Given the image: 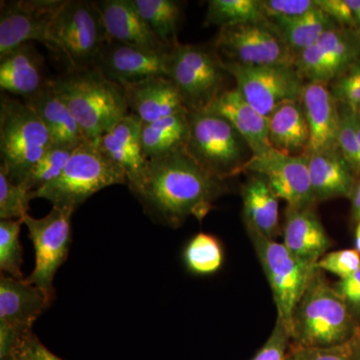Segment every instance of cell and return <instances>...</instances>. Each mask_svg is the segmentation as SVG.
<instances>
[{
    "mask_svg": "<svg viewBox=\"0 0 360 360\" xmlns=\"http://www.w3.org/2000/svg\"><path fill=\"white\" fill-rule=\"evenodd\" d=\"M65 0L1 2L0 58L21 45L39 41L52 49L51 23Z\"/></svg>",
    "mask_w": 360,
    "mask_h": 360,
    "instance_id": "15",
    "label": "cell"
},
{
    "mask_svg": "<svg viewBox=\"0 0 360 360\" xmlns=\"http://www.w3.org/2000/svg\"><path fill=\"white\" fill-rule=\"evenodd\" d=\"M72 210L53 206L51 212L41 219L30 214L23 217L35 251V265L26 283L44 290L54 298L53 281L56 272L68 257L71 245Z\"/></svg>",
    "mask_w": 360,
    "mask_h": 360,
    "instance_id": "11",
    "label": "cell"
},
{
    "mask_svg": "<svg viewBox=\"0 0 360 360\" xmlns=\"http://www.w3.org/2000/svg\"><path fill=\"white\" fill-rule=\"evenodd\" d=\"M355 250L360 253V222L357 224L356 229H355Z\"/></svg>",
    "mask_w": 360,
    "mask_h": 360,
    "instance_id": "47",
    "label": "cell"
},
{
    "mask_svg": "<svg viewBox=\"0 0 360 360\" xmlns=\"http://www.w3.org/2000/svg\"><path fill=\"white\" fill-rule=\"evenodd\" d=\"M51 146V135L32 106L2 94L0 169L7 177L15 184H25L32 168Z\"/></svg>",
    "mask_w": 360,
    "mask_h": 360,
    "instance_id": "4",
    "label": "cell"
},
{
    "mask_svg": "<svg viewBox=\"0 0 360 360\" xmlns=\"http://www.w3.org/2000/svg\"><path fill=\"white\" fill-rule=\"evenodd\" d=\"M267 20H281L302 16L316 7L315 0H262Z\"/></svg>",
    "mask_w": 360,
    "mask_h": 360,
    "instance_id": "42",
    "label": "cell"
},
{
    "mask_svg": "<svg viewBox=\"0 0 360 360\" xmlns=\"http://www.w3.org/2000/svg\"><path fill=\"white\" fill-rule=\"evenodd\" d=\"M359 59L360 33L338 26L297 54L295 68L305 82L329 85Z\"/></svg>",
    "mask_w": 360,
    "mask_h": 360,
    "instance_id": "14",
    "label": "cell"
},
{
    "mask_svg": "<svg viewBox=\"0 0 360 360\" xmlns=\"http://www.w3.org/2000/svg\"><path fill=\"white\" fill-rule=\"evenodd\" d=\"M291 345L290 330L277 317L269 340L250 360H285Z\"/></svg>",
    "mask_w": 360,
    "mask_h": 360,
    "instance_id": "41",
    "label": "cell"
},
{
    "mask_svg": "<svg viewBox=\"0 0 360 360\" xmlns=\"http://www.w3.org/2000/svg\"><path fill=\"white\" fill-rule=\"evenodd\" d=\"M39 116L51 135L53 146L78 148L89 141L65 101L51 82L35 96L25 101Z\"/></svg>",
    "mask_w": 360,
    "mask_h": 360,
    "instance_id": "26",
    "label": "cell"
},
{
    "mask_svg": "<svg viewBox=\"0 0 360 360\" xmlns=\"http://www.w3.org/2000/svg\"><path fill=\"white\" fill-rule=\"evenodd\" d=\"M245 227L270 239L281 233L279 198L262 175L253 174L241 188Z\"/></svg>",
    "mask_w": 360,
    "mask_h": 360,
    "instance_id": "28",
    "label": "cell"
},
{
    "mask_svg": "<svg viewBox=\"0 0 360 360\" xmlns=\"http://www.w3.org/2000/svg\"><path fill=\"white\" fill-rule=\"evenodd\" d=\"M32 191L11 181L0 169V219H22L30 212Z\"/></svg>",
    "mask_w": 360,
    "mask_h": 360,
    "instance_id": "36",
    "label": "cell"
},
{
    "mask_svg": "<svg viewBox=\"0 0 360 360\" xmlns=\"http://www.w3.org/2000/svg\"><path fill=\"white\" fill-rule=\"evenodd\" d=\"M184 259L189 271L198 276H210L219 271L224 264V248L214 236L200 232L187 243Z\"/></svg>",
    "mask_w": 360,
    "mask_h": 360,
    "instance_id": "33",
    "label": "cell"
},
{
    "mask_svg": "<svg viewBox=\"0 0 360 360\" xmlns=\"http://www.w3.org/2000/svg\"><path fill=\"white\" fill-rule=\"evenodd\" d=\"M246 231L271 288L277 317L290 333L296 305L316 269L298 259L276 239L266 238L250 227H246Z\"/></svg>",
    "mask_w": 360,
    "mask_h": 360,
    "instance_id": "9",
    "label": "cell"
},
{
    "mask_svg": "<svg viewBox=\"0 0 360 360\" xmlns=\"http://www.w3.org/2000/svg\"><path fill=\"white\" fill-rule=\"evenodd\" d=\"M212 46L225 63L295 66V54L269 20L219 28Z\"/></svg>",
    "mask_w": 360,
    "mask_h": 360,
    "instance_id": "10",
    "label": "cell"
},
{
    "mask_svg": "<svg viewBox=\"0 0 360 360\" xmlns=\"http://www.w3.org/2000/svg\"><path fill=\"white\" fill-rule=\"evenodd\" d=\"M189 111L167 116L153 122L142 123V153L146 160L186 151L189 135Z\"/></svg>",
    "mask_w": 360,
    "mask_h": 360,
    "instance_id": "29",
    "label": "cell"
},
{
    "mask_svg": "<svg viewBox=\"0 0 360 360\" xmlns=\"http://www.w3.org/2000/svg\"><path fill=\"white\" fill-rule=\"evenodd\" d=\"M141 18L163 44L172 49L179 44L177 32L181 6L174 0H132Z\"/></svg>",
    "mask_w": 360,
    "mask_h": 360,
    "instance_id": "31",
    "label": "cell"
},
{
    "mask_svg": "<svg viewBox=\"0 0 360 360\" xmlns=\"http://www.w3.org/2000/svg\"><path fill=\"white\" fill-rule=\"evenodd\" d=\"M309 129L307 155L338 150L340 130V103L328 85L305 82L300 97Z\"/></svg>",
    "mask_w": 360,
    "mask_h": 360,
    "instance_id": "19",
    "label": "cell"
},
{
    "mask_svg": "<svg viewBox=\"0 0 360 360\" xmlns=\"http://www.w3.org/2000/svg\"><path fill=\"white\" fill-rule=\"evenodd\" d=\"M168 52L108 40L92 66L110 82L124 87L148 78L167 77Z\"/></svg>",
    "mask_w": 360,
    "mask_h": 360,
    "instance_id": "17",
    "label": "cell"
},
{
    "mask_svg": "<svg viewBox=\"0 0 360 360\" xmlns=\"http://www.w3.org/2000/svg\"><path fill=\"white\" fill-rule=\"evenodd\" d=\"M349 198L352 200V217L359 224L360 222V177L357 179L354 191Z\"/></svg>",
    "mask_w": 360,
    "mask_h": 360,
    "instance_id": "45",
    "label": "cell"
},
{
    "mask_svg": "<svg viewBox=\"0 0 360 360\" xmlns=\"http://www.w3.org/2000/svg\"><path fill=\"white\" fill-rule=\"evenodd\" d=\"M37 286L2 276L0 278V359L15 352L25 336L32 333L35 321L51 304Z\"/></svg>",
    "mask_w": 360,
    "mask_h": 360,
    "instance_id": "13",
    "label": "cell"
},
{
    "mask_svg": "<svg viewBox=\"0 0 360 360\" xmlns=\"http://www.w3.org/2000/svg\"><path fill=\"white\" fill-rule=\"evenodd\" d=\"M49 33L52 49L65 54L71 70L94 65L108 40L96 2L86 0H65L52 18Z\"/></svg>",
    "mask_w": 360,
    "mask_h": 360,
    "instance_id": "8",
    "label": "cell"
},
{
    "mask_svg": "<svg viewBox=\"0 0 360 360\" xmlns=\"http://www.w3.org/2000/svg\"><path fill=\"white\" fill-rule=\"evenodd\" d=\"M2 360H22V359H21L20 357L18 356V354H13L9 355V356H7V357H6V359H2Z\"/></svg>",
    "mask_w": 360,
    "mask_h": 360,
    "instance_id": "48",
    "label": "cell"
},
{
    "mask_svg": "<svg viewBox=\"0 0 360 360\" xmlns=\"http://www.w3.org/2000/svg\"><path fill=\"white\" fill-rule=\"evenodd\" d=\"M310 179L316 202L350 198L357 176L338 150L307 155Z\"/></svg>",
    "mask_w": 360,
    "mask_h": 360,
    "instance_id": "25",
    "label": "cell"
},
{
    "mask_svg": "<svg viewBox=\"0 0 360 360\" xmlns=\"http://www.w3.org/2000/svg\"><path fill=\"white\" fill-rule=\"evenodd\" d=\"M51 84L89 141H96L130 113L124 89L110 82L94 66L70 68Z\"/></svg>",
    "mask_w": 360,
    "mask_h": 360,
    "instance_id": "3",
    "label": "cell"
},
{
    "mask_svg": "<svg viewBox=\"0 0 360 360\" xmlns=\"http://www.w3.org/2000/svg\"><path fill=\"white\" fill-rule=\"evenodd\" d=\"M283 245L298 259L311 265L331 246V240L314 207L288 206L283 226Z\"/></svg>",
    "mask_w": 360,
    "mask_h": 360,
    "instance_id": "22",
    "label": "cell"
},
{
    "mask_svg": "<svg viewBox=\"0 0 360 360\" xmlns=\"http://www.w3.org/2000/svg\"><path fill=\"white\" fill-rule=\"evenodd\" d=\"M224 181L181 151L149 160L141 186L132 193L151 219L179 227L188 217L205 219L213 203L226 193Z\"/></svg>",
    "mask_w": 360,
    "mask_h": 360,
    "instance_id": "1",
    "label": "cell"
},
{
    "mask_svg": "<svg viewBox=\"0 0 360 360\" xmlns=\"http://www.w3.org/2000/svg\"><path fill=\"white\" fill-rule=\"evenodd\" d=\"M269 139L274 150L288 155H304L309 143V129L302 101H288L269 116Z\"/></svg>",
    "mask_w": 360,
    "mask_h": 360,
    "instance_id": "27",
    "label": "cell"
},
{
    "mask_svg": "<svg viewBox=\"0 0 360 360\" xmlns=\"http://www.w3.org/2000/svg\"><path fill=\"white\" fill-rule=\"evenodd\" d=\"M340 113L338 149L359 179L360 177V146L354 129L352 110L348 106L340 103Z\"/></svg>",
    "mask_w": 360,
    "mask_h": 360,
    "instance_id": "38",
    "label": "cell"
},
{
    "mask_svg": "<svg viewBox=\"0 0 360 360\" xmlns=\"http://www.w3.org/2000/svg\"><path fill=\"white\" fill-rule=\"evenodd\" d=\"M290 348L296 360H360V328L349 340L333 347Z\"/></svg>",
    "mask_w": 360,
    "mask_h": 360,
    "instance_id": "37",
    "label": "cell"
},
{
    "mask_svg": "<svg viewBox=\"0 0 360 360\" xmlns=\"http://www.w3.org/2000/svg\"><path fill=\"white\" fill-rule=\"evenodd\" d=\"M132 115L143 123L187 112L176 85L167 77H155L123 87Z\"/></svg>",
    "mask_w": 360,
    "mask_h": 360,
    "instance_id": "21",
    "label": "cell"
},
{
    "mask_svg": "<svg viewBox=\"0 0 360 360\" xmlns=\"http://www.w3.org/2000/svg\"><path fill=\"white\" fill-rule=\"evenodd\" d=\"M229 77L213 46L179 44L168 52L167 77L176 85L189 111L206 110L229 89Z\"/></svg>",
    "mask_w": 360,
    "mask_h": 360,
    "instance_id": "7",
    "label": "cell"
},
{
    "mask_svg": "<svg viewBox=\"0 0 360 360\" xmlns=\"http://www.w3.org/2000/svg\"><path fill=\"white\" fill-rule=\"evenodd\" d=\"M315 269L345 279L360 269V253L355 248L333 251L316 262Z\"/></svg>",
    "mask_w": 360,
    "mask_h": 360,
    "instance_id": "40",
    "label": "cell"
},
{
    "mask_svg": "<svg viewBox=\"0 0 360 360\" xmlns=\"http://www.w3.org/2000/svg\"><path fill=\"white\" fill-rule=\"evenodd\" d=\"M328 87L338 103L360 110V59Z\"/></svg>",
    "mask_w": 360,
    "mask_h": 360,
    "instance_id": "39",
    "label": "cell"
},
{
    "mask_svg": "<svg viewBox=\"0 0 360 360\" xmlns=\"http://www.w3.org/2000/svg\"><path fill=\"white\" fill-rule=\"evenodd\" d=\"M22 219L0 220V270L2 276L23 279V250L20 234Z\"/></svg>",
    "mask_w": 360,
    "mask_h": 360,
    "instance_id": "35",
    "label": "cell"
},
{
    "mask_svg": "<svg viewBox=\"0 0 360 360\" xmlns=\"http://www.w3.org/2000/svg\"><path fill=\"white\" fill-rule=\"evenodd\" d=\"M186 151L203 169L225 180L245 172L250 146L225 118L207 110L189 111Z\"/></svg>",
    "mask_w": 360,
    "mask_h": 360,
    "instance_id": "6",
    "label": "cell"
},
{
    "mask_svg": "<svg viewBox=\"0 0 360 360\" xmlns=\"http://www.w3.org/2000/svg\"><path fill=\"white\" fill-rule=\"evenodd\" d=\"M142 123L141 118L129 113L96 141L127 175V186L131 193L141 186L148 165L142 153Z\"/></svg>",
    "mask_w": 360,
    "mask_h": 360,
    "instance_id": "18",
    "label": "cell"
},
{
    "mask_svg": "<svg viewBox=\"0 0 360 360\" xmlns=\"http://www.w3.org/2000/svg\"><path fill=\"white\" fill-rule=\"evenodd\" d=\"M225 118L250 146L252 156L274 149L269 139V118L252 108L236 87L225 90L206 110Z\"/></svg>",
    "mask_w": 360,
    "mask_h": 360,
    "instance_id": "20",
    "label": "cell"
},
{
    "mask_svg": "<svg viewBox=\"0 0 360 360\" xmlns=\"http://www.w3.org/2000/svg\"><path fill=\"white\" fill-rule=\"evenodd\" d=\"M266 20L262 0H210L205 22L222 28Z\"/></svg>",
    "mask_w": 360,
    "mask_h": 360,
    "instance_id": "32",
    "label": "cell"
},
{
    "mask_svg": "<svg viewBox=\"0 0 360 360\" xmlns=\"http://www.w3.org/2000/svg\"><path fill=\"white\" fill-rule=\"evenodd\" d=\"M13 354H18L22 360H63L52 354L32 333L23 338Z\"/></svg>",
    "mask_w": 360,
    "mask_h": 360,
    "instance_id": "44",
    "label": "cell"
},
{
    "mask_svg": "<svg viewBox=\"0 0 360 360\" xmlns=\"http://www.w3.org/2000/svg\"><path fill=\"white\" fill-rule=\"evenodd\" d=\"M245 172L262 175L277 198L290 207H314L317 203L307 155H283L271 149L264 155L252 156Z\"/></svg>",
    "mask_w": 360,
    "mask_h": 360,
    "instance_id": "16",
    "label": "cell"
},
{
    "mask_svg": "<svg viewBox=\"0 0 360 360\" xmlns=\"http://www.w3.org/2000/svg\"><path fill=\"white\" fill-rule=\"evenodd\" d=\"M236 89L258 112L269 117L288 101H300L305 82L295 66H248L225 63Z\"/></svg>",
    "mask_w": 360,
    "mask_h": 360,
    "instance_id": "12",
    "label": "cell"
},
{
    "mask_svg": "<svg viewBox=\"0 0 360 360\" xmlns=\"http://www.w3.org/2000/svg\"><path fill=\"white\" fill-rule=\"evenodd\" d=\"M352 110V120H354V125L355 132H356L357 139H359L360 146V110Z\"/></svg>",
    "mask_w": 360,
    "mask_h": 360,
    "instance_id": "46",
    "label": "cell"
},
{
    "mask_svg": "<svg viewBox=\"0 0 360 360\" xmlns=\"http://www.w3.org/2000/svg\"><path fill=\"white\" fill-rule=\"evenodd\" d=\"M77 148L52 144L32 168L22 186L32 193L49 186L60 176Z\"/></svg>",
    "mask_w": 360,
    "mask_h": 360,
    "instance_id": "34",
    "label": "cell"
},
{
    "mask_svg": "<svg viewBox=\"0 0 360 360\" xmlns=\"http://www.w3.org/2000/svg\"><path fill=\"white\" fill-rule=\"evenodd\" d=\"M96 4L103 15L108 40L151 51H170L141 18L132 0H101Z\"/></svg>",
    "mask_w": 360,
    "mask_h": 360,
    "instance_id": "23",
    "label": "cell"
},
{
    "mask_svg": "<svg viewBox=\"0 0 360 360\" xmlns=\"http://www.w3.org/2000/svg\"><path fill=\"white\" fill-rule=\"evenodd\" d=\"M125 184L127 175L99 148L96 141L78 146L58 179L32 193V200L44 198L53 206L75 210L105 187Z\"/></svg>",
    "mask_w": 360,
    "mask_h": 360,
    "instance_id": "5",
    "label": "cell"
},
{
    "mask_svg": "<svg viewBox=\"0 0 360 360\" xmlns=\"http://www.w3.org/2000/svg\"><path fill=\"white\" fill-rule=\"evenodd\" d=\"M269 20L295 56L312 46L329 30L340 26L317 6L298 18Z\"/></svg>",
    "mask_w": 360,
    "mask_h": 360,
    "instance_id": "30",
    "label": "cell"
},
{
    "mask_svg": "<svg viewBox=\"0 0 360 360\" xmlns=\"http://www.w3.org/2000/svg\"><path fill=\"white\" fill-rule=\"evenodd\" d=\"M44 58L32 42L0 58V89L25 101L44 89Z\"/></svg>",
    "mask_w": 360,
    "mask_h": 360,
    "instance_id": "24",
    "label": "cell"
},
{
    "mask_svg": "<svg viewBox=\"0 0 360 360\" xmlns=\"http://www.w3.org/2000/svg\"><path fill=\"white\" fill-rule=\"evenodd\" d=\"M285 360H296L295 352H293V350L291 349V348H290V352H288V357H286Z\"/></svg>",
    "mask_w": 360,
    "mask_h": 360,
    "instance_id": "49",
    "label": "cell"
},
{
    "mask_svg": "<svg viewBox=\"0 0 360 360\" xmlns=\"http://www.w3.org/2000/svg\"><path fill=\"white\" fill-rule=\"evenodd\" d=\"M360 323L335 286L316 269L291 319V347H329L349 340Z\"/></svg>",
    "mask_w": 360,
    "mask_h": 360,
    "instance_id": "2",
    "label": "cell"
},
{
    "mask_svg": "<svg viewBox=\"0 0 360 360\" xmlns=\"http://www.w3.org/2000/svg\"><path fill=\"white\" fill-rule=\"evenodd\" d=\"M335 286L360 323V269L347 278L340 279Z\"/></svg>",
    "mask_w": 360,
    "mask_h": 360,
    "instance_id": "43",
    "label": "cell"
}]
</instances>
